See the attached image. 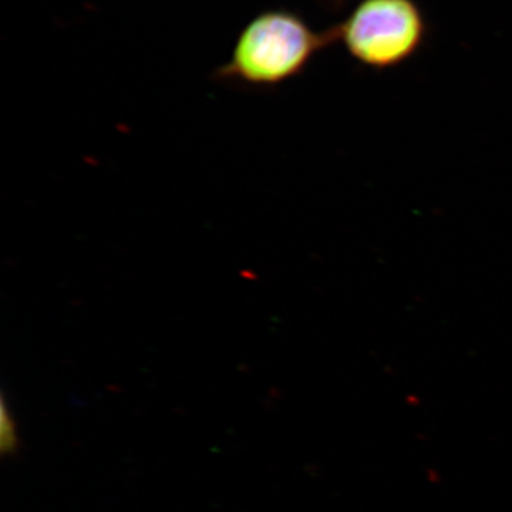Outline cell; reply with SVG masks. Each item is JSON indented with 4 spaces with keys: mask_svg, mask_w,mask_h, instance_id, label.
I'll list each match as a JSON object with an SVG mask.
<instances>
[{
    "mask_svg": "<svg viewBox=\"0 0 512 512\" xmlns=\"http://www.w3.org/2000/svg\"><path fill=\"white\" fill-rule=\"evenodd\" d=\"M332 45L330 28L318 32L292 10H265L242 28L227 63L215 70L214 77L249 87L279 86L299 76Z\"/></svg>",
    "mask_w": 512,
    "mask_h": 512,
    "instance_id": "cell-1",
    "label": "cell"
},
{
    "mask_svg": "<svg viewBox=\"0 0 512 512\" xmlns=\"http://www.w3.org/2000/svg\"><path fill=\"white\" fill-rule=\"evenodd\" d=\"M333 40L357 63L387 70L409 62L429 35V23L417 0H360L338 25Z\"/></svg>",
    "mask_w": 512,
    "mask_h": 512,
    "instance_id": "cell-2",
    "label": "cell"
},
{
    "mask_svg": "<svg viewBox=\"0 0 512 512\" xmlns=\"http://www.w3.org/2000/svg\"><path fill=\"white\" fill-rule=\"evenodd\" d=\"M348 2V0H330V3H333V5L338 6V8H342L345 3Z\"/></svg>",
    "mask_w": 512,
    "mask_h": 512,
    "instance_id": "cell-3",
    "label": "cell"
}]
</instances>
